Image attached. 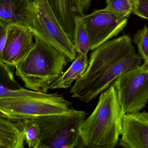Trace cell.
Instances as JSON below:
<instances>
[{"label":"cell","mask_w":148,"mask_h":148,"mask_svg":"<svg viewBox=\"0 0 148 148\" xmlns=\"http://www.w3.org/2000/svg\"><path fill=\"white\" fill-rule=\"evenodd\" d=\"M124 115L112 83L100 94L96 108L83 123L80 148H114L121 135Z\"/></svg>","instance_id":"cell-1"},{"label":"cell","mask_w":148,"mask_h":148,"mask_svg":"<svg viewBox=\"0 0 148 148\" xmlns=\"http://www.w3.org/2000/svg\"><path fill=\"white\" fill-rule=\"evenodd\" d=\"M25 133L14 122L0 117V148H23Z\"/></svg>","instance_id":"cell-14"},{"label":"cell","mask_w":148,"mask_h":148,"mask_svg":"<svg viewBox=\"0 0 148 148\" xmlns=\"http://www.w3.org/2000/svg\"><path fill=\"white\" fill-rule=\"evenodd\" d=\"M119 103L125 114L138 112L148 101V64L133 67L113 82Z\"/></svg>","instance_id":"cell-7"},{"label":"cell","mask_w":148,"mask_h":148,"mask_svg":"<svg viewBox=\"0 0 148 148\" xmlns=\"http://www.w3.org/2000/svg\"><path fill=\"white\" fill-rule=\"evenodd\" d=\"M90 40V50L116 36L126 27L128 18L121 17L105 8L95 10L81 16Z\"/></svg>","instance_id":"cell-8"},{"label":"cell","mask_w":148,"mask_h":148,"mask_svg":"<svg viewBox=\"0 0 148 148\" xmlns=\"http://www.w3.org/2000/svg\"><path fill=\"white\" fill-rule=\"evenodd\" d=\"M34 38V34L30 28L9 25L6 42L3 51L0 53V62L15 67L33 48Z\"/></svg>","instance_id":"cell-10"},{"label":"cell","mask_w":148,"mask_h":148,"mask_svg":"<svg viewBox=\"0 0 148 148\" xmlns=\"http://www.w3.org/2000/svg\"><path fill=\"white\" fill-rule=\"evenodd\" d=\"M86 115L72 107L65 112L34 119L40 128L38 148L80 147V129Z\"/></svg>","instance_id":"cell-3"},{"label":"cell","mask_w":148,"mask_h":148,"mask_svg":"<svg viewBox=\"0 0 148 148\" xmlns=\"http://www.w3.org/2000/svg\"><path fill=\"white\" fill-rule=\"evenodd\" d=\"M71 41L74 44L76 18L79 15L78 0H47Z\"/></svg>","instance_id":"cell-13"},{"label":"cell","mask_w":148,"mask_h":148,"mask_svg":"<svg viewBox=\"0 0 148 148\" xmlns=\"http://www.w3.org/2000/svg\"><path fill=\"white\" fill-rule=\"evenodd\" d=\"M25 136V142L29 148H38L40 136V128L33 119H25L14 122Z\"/></svg>","instance_id":"cell-16"},{"label":"cell","mask_w":148,"mask_h":148,"mask_svg":"<svg viewBox=\"0 0 148 148\" xmlns=\"http://www.w3.org/2000/svg\"><path fill=\"white\" fill-rule=\"evenodd\" d=\"M51 94L47 92L36 91L30 89H25L21 87L17 89H9L2 84L0 85V98L22 97H47Z\"/></svg>","instance_id":"cell-19"},{"label":"cell","mask_w":148,"mask_h":148,"mask_svg":"<svg viewBox=\"0 0 148 148\" xmlns=\"http://www.w3.org/2000/svg\"><path fill=\"white\" fill-rule=\"evenodd\" d=\"M133 13L138 17L148 20V0H132Z\"/></svg>","instance_id":"cell-21"},{"label":"cell","mask_w":148,"mask_h":148,"mask_svg":"<svg viewBox=\"0 0 148 148\" xmlns=\"http://www.w3.org/2000/svg\"><path fill=\"white\" fill-rule=\"evenodd\" d=\"M143 61L136 51L128 53L111 65L76 98L83 103H89L109 88L122 73L140 65Z\"/></svg>","instance_id":"cell-9"},{"label":"cell","mask_w":148,"mask_h":148,"mask_svg":"<svg viewBox=\"0 0 148 148\" xmlns=\"http://www.w3.org/2000/svg\"><path fill=\"white\" fill-rule=\"evenodd\" d=\"M92 0H78L79 6V15L84 14L90 8Z\"/></svg>","instance_id":"cell-23"},{"label":"cell","mask_w":148,"mask_h":148,"mask_svg":"<svg viewBox=\"0 0 148 148\" xmlns=\"http://www.w3.org/2000/svg\"><path fill=\"white\" fill-rule=\"evenodd\" d=\"M9 24L0 20V53L3 51L6 42Z\"/></svg>","instance_id":"cell-22"},{"label":"cell","mask_w":148,"mask_h":148,"mask_svg":"<svg viewBox=\"0 0 148 148\" xmlns=\"http://www.w3.org/2000/svg\"><path fill=\"white\" fill-rule=\"evenodd\" d=\"M132 42L138 48V54L144 63L148 64V25L138 30L133 36Z\"/></svg>","instance_id":"cell-20"},{"label":"cell","mask_w":148,"mask_h":148,"mask_svg":"<svg viewBox=\"0 0 148 148\" xmlns=\"http://www.w3.org/2000/svg\"><path fill=\"white\" fill-rule=\"evenodd\" d=\"M119 145L126 148H148V112L124 115Z\"/></svg>","instance_id":"cell-11"},{"label":"cell","mask_w":148,"mask_h":148,"mask_svg":"<svg viewBox=\"0 0 148 148\" xmlns=\"http://www.w3.org/2000/svg\"><path fill=\"white\" fill-rule=\"evenodd\" d=\"M34 38L33 48L15 66V74L26 88L47 92L49 86L64 74L69 61L56 48Z\"/></svg>","instance_id":"cell-2"},{"label":"cell","mask_w":148,"mask_h":148,"mask_svg":"<svg viewBox=\"0 0 148 148\" xmlns=\"http://www.w3.org/2000/svg\"><path fill=\"white\" fill-rule=\"evenodd\" d=\"M34 0H0V20L32 30Z\"/></svg>","instance_id":"cell-12"},{"label":"cell","mask_w":148,"mask_h":148,"mask_svg":"<svg viewBox=\"0 0 148 148\" xmlns=\"http://www.w3.org/2000/svg\"><path fill=\"white\" fill-rule=\"evenodd\" d=\"M105 9L121 17L129 18L133 13L132 0H106Z\"/></svg>","instance_id":"cell-18"},{"label":"cell","mask_w":148,"mask_h":148,"mask_svg":"<svg viewBox=\"0 0 148 148\" xmlns=\"http://www.w3.org/2000/svg\"><path fill=\"white\" fill-rule=\"evenodd\" d=\"M89 62L87 56L78 53L68 70L49 86L48 90L67 89L70 87L74 81H77L84 74L88 68Z\"/></svg>","instance_id":"cell-15"},{"label":"cell","mask_w":148,"mask_h":148,"mask_svg":"<svg viewBox=\"0 0 148 148\" xmlns=\"http://www.w3.org/2000/svg\"><path fill=\"white\" fill-rule=\"evenodd\" d=\"M132 42L130 36L125 34L108 40L93 50L86 71L70 90L72 97H77L115 61L136 51Z\"/></svg>","instance_id":"cell-5"},{"label":"cell","mask_w":148,"mask_h":148,"mask_svg":"<svg viewBox=\"0 0 148 148\" xmlns=\"http://www.w3.org/2000/svg\"><path fill=\"white\" fill-rule=\"evenodd\" d=\"M72 103L58 93L47 97L0 98V116L13 122L65 112Z\"/></svg>","instance_id":"cell-4"},{"label":"cell","mask_w":148,"mask_h":148,"mask_svg":"<svg viewBox=\"0 0 148 148\" xmlns=\"http://www.w3.org/2000/svg\"><path fill=\"white\" fill-rule=\"evenodd\" d=\"M32 31L38 38L56 48L69 61L76 59L77 50L59 22L47 0H34Z\"/></svg>","instance_id":"cell-6"},{"label":"cell","mask_w":148,"mask_h":148,"mask_svg":"<svg viewBox=\"0 0 148 148\" xmlns=\"http://www.w3.org/2000/svg\"><path fill=\"white\" fill-rule=\"evenodd\" d=\"M74 45L78 53L87 56L90 50V40L81 19V15L76 18Z\"/></svg>","instance_id":"cell-17"}]
</instances>
